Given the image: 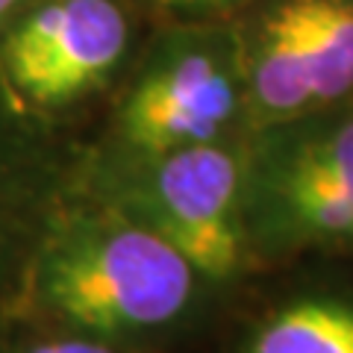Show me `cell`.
Masks as SVG:
<instances>
[{
	"label": "cell",
	"instance_id": "obj_1",
	"mask_svg": "<svg viewBox=\"0 0 353 353\" xmlns=\"http://www.w3.org/2000/svg\"><path fill=\"white\" fill-rule=\"evenodd\" d=\"M194 268L159 230L121 227L53 259L48 297L68 321L97 333L159 327L183 312Z\"/></svg>",
	"mask_w": 353,
	"mask_h": 353
},
{
	"label": "cell",
	"instance_id": "obj_2",
	"mask_svg": "<svg viewBox=\"0 0 353 353\" xmlns=\"http://www.w3.org/2000/svg\"><path fill=\"white\" fill-rule=\"evenodd\" d=\"M127 18L112 0H53L6 41V71L27 97L62 103L92 88L118 62Z\"/></svg>",
	"mask_w": 353,
	"mask_h": 353
},
{
	"label": "cell",
	"instance_id": "obj_3",
	"mask_svg": "<svg viewBox=\"0 0 353 353\" xmlns=\"http://www.w3.org/2000/svg\"><path fill=\"white\" fill-rule=\"evenodd\" d=\"M239 168L221 148L192 145L165 153L157 174L159 233L206 277H224L239 262L233 227Z\"/></svg>",
	"mask_w": 353,
	"mask_h": 353
},
{
	"label": "cell",
	"instance_id": "obj_4",
	"mask_svg": "<svg viewBox=\"0 0 353 353\" xmlns=\"http://www.w3.org/2000/svg\"><path fill=\"white\" fill-rule=\"evenodd\" d=\"M233 112V85L209 57H183L150 74L130 97L124 127L139 148L174 153L206 145Z\"/></svg>",
	"mask_w": 353,
	"mask_h": 353
},
{
	"label": "cell",
	"instance_id": "obj_5",
	"mask_svg": "<svg viewBox=\"0 0 353 353\" xmlns=\"http://www.w3.org/2000/svg\"><path fill=\"white\" fill-rule=\"evenodd\" d=\"M283 201L312 233L353 236V118L294 159Z\"/></svg>",
	"mask_w": 353,
	"mask_h": 353
},
{
	"label": "cell",
	"instance_id": "obj_6",
	"mask_svg": "<svg viewBox=\"0 0 353 353\" xmlns=\"http://www.w3.org/2000/svg\"><path fill=\"white\" fill-rule=\"evenodd\" d=\"M306 59L312 97L353 92V0H285Z\"/></svg>",
	"mask_w": 353,
	"mask_h": 353
},
{
	"label": "cell",
	"instance_id": "obj_7",
	"mask_svg": "<svg viewBox=\"0 0 353 353\" xmlns=\"http://www.w3.org/2000/svg\"><path fill=\"white\" fill-rule=\"evenodd\" d=\"M253 94L265 112L274 115H289L315 103L301 39L285 0L265 24L262 48L253 68Z\"/></svg>",
	"mask_w": 353,
	"mask_h": 353
},
{
	"label": "cell",
	"instance_id": "obj_8",
	"mask_svg": "<svg viewBox=\"0 0 353 353\" xmlns=\"http://www.w3.org/2000/svg\"><path fill=\"white\" fill-rule=\"evenodd\" d=\"M248 353H353V306L294 303L259 330Z\"/></svg>",
	"mask_w": 353,
	"mask_h": 353
},
{
	"label": "cell",
	"instance_id": "obj_9",
	"mask_svg": "<svg viewBox=\"0 0 353 353\" xmlns=\"http://www.w3.org/2000/svg\"><path fill=\"white\" fill-rule=\"evenodd\" d=\"M27 353H115L106 345H97V341H48V345H39Z\"/></svg>",
	"mask_w": 353,
	"mask_h": 353
},
{
	"label": "cell",
	"instance_id": "obj_10",
	"mask_svg": "<svg viewBox=\"0 0 353 353\" xmlns=\"http://www.w3.org/2000/svg\"><path fill=\"white\" fill-rule=\"evenodd\" d=\"M165 6H176V9H194V6H212V3H224V0H159Z\"/></svg>",
	"mask_w": 353,
	"mask_h": 353
},
{
	"label": "cell",
	"instance_id": "obj_11",
	"mask_svg": "<svg viewBox=\"0 0 353 353\" xmlns=\"http://www.w3.org/2000/svg\"><path fill=\"white\" fill-rule=\"evenodd\" d=\"M18 3V0H0V18H3L6 12H9V9H12Z\"/></svg>",
	"mask_w": 353,
	"mask_h": 353
}]
</instances>
